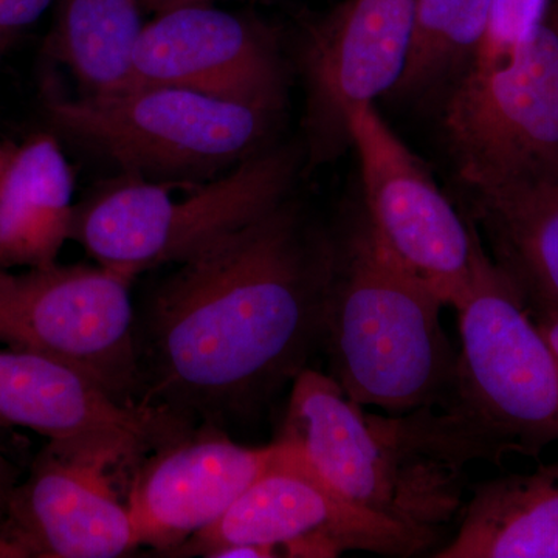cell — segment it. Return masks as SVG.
Here are the masks:
<instances>
[{
    "label": "cell",
    "instance_id": "ba28073f",
    "mask_svg": "<svg viewBox=\"0 0 558 558\" xmlns=\"http://www.w3.org/2000/svg\"><path fill=\"white\" fill-rule=\"evenodd\" d=\"M444 130L470 193L558 179V36L548 21L497 68H469Z\"/></svg>",
    "mask_w": 558,
    "mask_h": 558
},
{
    "label": "cell",
    "instance_id": "cb8c5ba5",
    "mask_svg": "<svg viewBox=\"0 0 558 558\" xmlns=\"http://www.w3.org/2000/svg\"><path fill=\"white\" fill-rule=\"evenodd\" d=\"M143 10L153 14L163 13V11L178 9L183 5H194V3H213L215 0H138Z\"/></svg>",
    "mask_w": 558,
    "mask_h": 558
},
{
    "label": "cell",
    "instance_id": "8fae6325",
    "mask_svg": "<svg viewBox=\"0 0 558 558\" xmlns=\"http://www.w3.org/2000/svg\"><path fill=\"white\" fill-rule=\"evenodd\" d=\"M416 0H343L311 25L300 50L306 87L307 165L352 146V110L398 86L413 39Z\"/></svg>",
    "mask_w": 558,
    "mask_h": 558
},
{
    "label": "cell",
    "instance_id": "4fadbf2b",
    "mask_svg": "<svg viewBox=\"0 0 558 558\" xmlns=\"http://www.w3.org/2000/svg\"><path fill=\"white\" fill-rule=\"evenodd\" d=\"M140 84L277 109H284L288 90L274 31L213 3L178 7L146 22L130 86Z\"/></svg>",
    "mask_w": 558,
    "mask_h": 558
},
{
    "label": "cell",
    "instance_id": "9a60e30c",
    "mask_svg": "<svg viewBox=\"0 0 558 558\" xmlns=\"http://www.w3.org/2000/svg\"><path fill=\"white\" fill-rule=\"evenodd\" d=\"M277 451V442L245 447L215 429L154 450L126 499L138 546L182 548L230 509Z\"/></svg>",
    "mask_w": 558,
    "mask_h": 558
},
{
    "label": "cell",
    "instance_id": "52a82bcc",
    "mask_svg": "<svg viewBox=\"0 0 558 558\" xmlns=\"http://www.w3.org/2000/svg\"><path fill=\"white\" fill-rule=\"evenodd\" d=\"M135 278L95 263L0 269V344L68 363L120 402H142Z\"/></svg>",
    "mask_w": 558,
    "mask_h": 558
},
{
    "label": "cell",
    "instance_id": "8992f818",
    "mask_svg": "<svg viewBox=\"0 0 558 558\" xmlns=\"http://www.w3.org/2000/svg\"><path fill=\"white\" fill-rule=\"evenodd\" d=\"M49 113L54 126L116 163L121 174L199 182L269 148L282 109L140 84L50 100Z\"/></svg>",
    "mask_w": 558,
    "mask_h": 558
},
{
    "label": "cell",
    "instance_id": "30bf717a",
    "mask_svg": "<svg viewBox=\"0 0 558 558\" xmlns=\"http://www.w3.org/2000/svg\"><path fill=\"white\" fill-rule=\"evenodd\" d=\"M277 457L213 526L186 542L208 557L233 545L260 546L275 557L333 558L344 553L413 557L433 539L351 505L289 446L275 440Z\"/></svg>",
    "mask_w": 558,
    "mask_h": 558
},
{
    "label": "cell",
    "instance_id": "d4e9b609",
    "mask_svg": "<svg viewBox=\"0 0 558 558\" xmlns=\"http://www.w3.org/2000/svg\"><path fill=\"white\" fill-rule=\"evenodd\" d=\"M0 558H28L27 550L0 535Z\"/></svg>",
    "mask_w": 558,
    "mask_h": 558
},
{
    "label": "cell",
    "instance_id": "603a6c76",
    "mask_svg": "<svg viewBox=\"0 0 558 558\" xmlns=\"http://www.w3.org/2000/svg\"><path fill=\"white\" fill-rule=\"evenodd\" d=\"M535 325L543 333L550 348L554 349L558 357V312L557 311H535L531 312Z\"/></svg>",
    "mask_w": 558,
    "mask_h": 558
},
{
    "label": "cell",
    "instance_id": "6da1fadb",
    "mask_svg": "<svg viewBox=\"0 0 558 558\" xmlns=\"http://www.w3.org/2000/svg\"><path fill=\"white\" fill-rule=\"evenodd\" d=\"M332 252L286 199L178 264L137 317L142 402L208 424L258 413L319 348Z\"/></svg>",
    "mask_w": 558,
    "mask_h": 558
},
{
    "label": "cell",
    "instance_id": "277c9868",
    "mask_svg": "<svg viewBox=\"0 0 558 558\" xmlns=\"http://www.w3.org/2000/svg\"><path fill=\"white\" fill-rule=\"evenodd\" d=\"M299 154L266 148L216 178L157 182L121 174L75 204L70 241L95 263L137 278L185 263L288 199Z\"/></svg>",
    "mask_w": 558,
    "mask_h": 558
},
{
    "label": "cell",
    "instance_id": "5b68a950",
    "mask_svg": "<svg viewBox=\"0 0 558 558\" xmlns=\"http://www.w3.org/2000/svg\"><path fill=\"white\" fill-rule=\"evenodd\" d=\"M461 351L447 405L483 459L538 457L558 442V357L527 304L481 245L459 307Z\"/></svg>",
    "mask_w": 558,
    "mask_h": 558
},
{
    "label": "cell",
    "instance_id": "e0dca14e",
    "mask_svg": "<svg viewBox=\"0 0 558 558\" xmlns=\"http://www.w3.org/2000/svg\"><path fill=\"white\" fill-rule=\"evenodd\" d=\"M436 558H558V461L473 487Z\"/></svg>",
    "mask_w": 558,
    "mask_h": 558
},
{
    "label": "cell",
    "instance_id": "d6986e66",
    "mask_svg": "<svg viewBox=\"0 0 558 558\" xmlns=\"http://www.w3.org/2000/svg\"><path fill=\"white\" fill-rule=\"evenodd\" d=\"M490 5L492 0H416L409 60L392 94L418 98L461 78L486 35Z\"/></svg>",
    "mask_w": 558,
    "mask_h": 558
},
{
    "label": "cell",
    "instance_id": "3957f363",
    "mask_svg": "<svg viewBox=\"0 0 558 558\" xmlns=\"http://www.w3.org/2000/svg\"><path fill=\"white\" fill-rule=\"evenodd\" d=\"M442 307L362 219L348 240L333 242L319 341L328 376L362 407L389 414L444 409L457 380L458 352L440 322Z\"/></svg>",
    "mask_w": 558,
    "mask_h": 558
},
{
    "label": "cell",
    "instance_id": "ffe728a7",
    "mask_svg": "<svg viewBox=\"0 0 558 558\" xmlns=\"http://www.w3.org/2000/svg\"><path fill=\"white\" fill-rule=\"evenodd\" d=\"M548 9L549 0H492L486 35L473 68L505 64L545 24Z\"/></svg>",
    "mask_w": 558,
    "mask_h": 558
},
{
    "label": "cell",
    "instance_id": "ac0fdd59",
    "mask_svg": "<svg viewBox=\"0 0 558 558\" xmlns=\"http://www.w3.org/2000/svg\"><path fill=\"white\" fill-rule=\"evenodd\" d=\"M143 13L138 0H54L49 50L78 83L80 95L130 86Z\"/></svg>",
    "mask_w": 558,
    "mask_h": 558
},
{
    "label": "cell",
    "instance_id": "4316f807",
    "mask_svg": "<svg viewBox=\"0 0 558 558\" xmlns=\"http://www.w3.org/2000/svg\"><path fill=\"white\" fill-rule=\"evenodd\" d=\"M556 183H558V179L556 180Z\"/></svg>",
    "mask_w": 558,
    "mask_h": 558
},
{
    "label": "cell",
    "instance_id": "484cf974",
    "mask_svg": "<svg viewBox=\"0 0 558 558\" xmlns=\"http://www.w3.org/2000/svg\"><path fill=\"white\" fill-rule=\"evenodd\" d=\"M550 25H553L554 31H556L558 36V11L556 13V16H553V20L548 21Z\"/></svg>",
    "mask_w": 558,
    "mask_h": 558
},
{
    "label": "cell",
    "instance_id": "2e32d148",
    "mask_svg": "<svg viewBox=\"0 0 558 558\" xmlns=\"http://www.w3.org/2000/svg\"><path fill=\"white\" fill-rule=\"evenodd\" d=\"M75 175L46 132L0 142V269L49 266L70 241Z\"/></svg>",
    "mask_w": 558,
    "mask_h": 558
},
{
    "label": "cell",
    "instance_id": "44dd1931",
    "mask_svg": "<svg viewBox=\"0 0 558 558\" xmlns=\"http://www.w3.org/2000/svg\"><path fill=\"white\" fill-rule=\"evenodd\" d=\"M51 3L54 0H0V57L40 20Z\"/></svg>",
    "mask_w": 558,
    "mask_h": 558
},
{
    "label": "cell",
    "instance_id": "9c48e42d",
    "mask_svg": "<svg viewBox=\"0 0 558 558\" xmlns=\"http://www.w3.org/2000/svg\"><path fill=\"white\" fill-rule=\"evenodd\" d=\"M374 240L447 307L459 310L475 278L483 242L374 105L349 119Z\"/></svg>",
    "mask_w": 558,
    "mask_h": 558
},
{
    "label": "cell",
    "instance_id": "7402d4cb",
    "mask_svg": "<svg viewBox=\"0 0 558 558\" xmlns=\"http://www.w3.org/2000/svg\"><path fill=\"white\" fill-rule=\"evenodd\" d=\"M16 484V470L0 449V527H2L3 520H5L7 506H9L11 494H13Z\"/></svg>",
    "mask_w": 558,
    "mask_h": 558
},
{
    "label": "cell",
    "instance_id": "7c38bea8",
    "mask_svg": "<svg viewBox=\"0 0 558 558\" xmlns=\"http://www.w3.org/2000/svg\"><path fill=\"white\" fill-rule=\"evenodd\" d=\"M0 427L39 433L54 446L105 451L131 462L191 432L154 405H128L68 363L0 348Z\"/></svg>",
    "mask_w": 558,
    "mask_h": 558
},
{
    "label": "cell",
    "instance_id": "5bb4252c",
    "mask_svg": "<svg viewBox=\"0 0 558 558\" xmlns=\"http://www.w3.org/2000/svg\"><path fill=\"white\" fill-rule=\"evenodd\" d=\"M123 464L102 451L47 444L13 488L0 535L28 557L126 556L138 548L137 535L110 473Z\"/></svg>",
    "mask_w": 558,
    "mask_h": 558
},
{
    "label": "cell",
    "instance_id": "7a4b0ae2",
    "mask_svg": "<svg viewBox=\"0 0 558 558\" xmlns=\"http://www.w3.org/2000/svg\"><path fill=\"white\" fill-rule=\"evenodd\" d=\"M278 440L351 505L435 543L464 506L465 469L483 459L450 411L368 413L311 368L290 385Z\"/></svg>",
    "mask_w": 558,
    "mask_h": 558
}]
</instances>
